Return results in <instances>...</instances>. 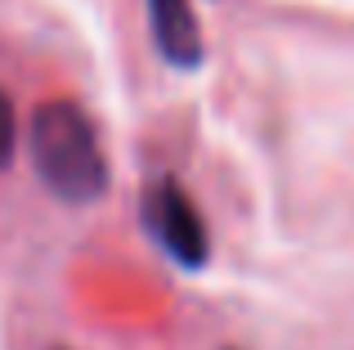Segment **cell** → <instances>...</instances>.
Here are the masks:
<instances>
[{
  "instance_id": "cell-1",
  "label": "cell",
  "mask_w": 354,
  "mask_h": 350,
  "mask_svg": "<svg viewBox=\"0 0 354 350\" xmlns=\"http://www.w3.org/2000/svg\"><path fill=\"white\" fill-rule=\"evenodd\" d=\"M32 171L41 189L63 207H90L108 189V158L90 113L72 99H50L27 126Z\"/></svg>"
},
{
  "instance_id": "cell-2",
  "label": "cell",
  "mask_w": 354,
  "mask_h": 350,
  "mask_svg": "<svg viewBox=\"0 0 354 350\" xmlns=\"http://www.w3.org/2000/svg\"><path fill=\"white\" fill-rule=\"evenodd\" d=\"M144 220L153 225V234L162 238V247L180 265H202L207 261V252H211L207 229H202L198 211H193V202L184 198L180 184L157 180L153 189H148V198H144Z\"/></svg>"
},
{
  "instance_id": "cell-3",
  "label": "cell",
  "mask_w": 354,
  "mask_h": 350,
  "mask_svg": "<svg viewBox=\"0 0 354 350\" xmlns=\"http://www.w3.org/2000/svg\"><path fill=\"white\" fill-rule=\"evenodd\" d=\"M148 23H153V41L171 68H198L202 63V32L193 0H148Z\"/></svg>"
},
{
  "instance_id": "cell-4",
  "label": "cell",
  "mask_w": 354,
  "mask_h": 350,
  "mask_svg": "<svg viewBox=\"0 0 354 350\" xmlns=\"http://www.w3.org/2000/svg\"><path fill=\"white\" fill-rule=\"evenodd\" d=\"M14 153H18V113H14L9 90L0 86V175L14 167Z\"/></svg>"
}]
</instances>
